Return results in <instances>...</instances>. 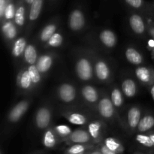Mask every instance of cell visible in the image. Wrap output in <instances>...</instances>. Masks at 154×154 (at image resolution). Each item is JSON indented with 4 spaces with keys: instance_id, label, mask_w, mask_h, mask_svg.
<instances>
[{
    "instance_id": "1",
    "label": "cell",
    "mask_w": 154,
    "mask_h": 154,
    "mask_svg": "<svg viewBox=\"0 0 154 154\" xmlns=\"http://www.w3.org/2000/svg\"><path fill=\"white\" fill-rule=\"evenodd\" d=\"M33 102L32 96H26L12 105L6 114L2 130V137L7 138L22 120Z\"/></svg>"
},
{
    "instance_id": "2",
    "label": "cell",
    "mask_w": 154,
    "mask_h": 154,
    "mask_svg": "<svg viewBox=\"0 0 154 154\" xmlns=\"http://www.w3.org/2000/svg\"><path fill=\"white\" fill-rule=\"evenodd\" d=\"M74 72L76 78L84 84L96 81L93 60L87 48H78L74 53Z\"/></svg>"
},
{
    "instance_id": "3",
    "label": "cell",
    "mask_w": 154,
    "mask_h": 154,
    "mask_svg": "<svg viewBox=\"0 0 154 154\" xmlns=\"http://www.w3.org/2000/svg\"><path fill=\"white\" fill-rule=\"evenodd\" d=\"M54 94L57 102L62 106L84 107L80 95L79 88L72 81L60 82L56 87Z\"/></svg>"
},
{
    "instance_id": "4",
    "label": "cell",
    "mask_w": 154,
    "mask_h": 154,
    "mask_svg": "<svg viewBox=\"0 0 154 154\" xmlns=\"http://www.w3.org/2000/svg\"><path fill=\"white\" fill-rule=\"evenodd\" d=\"M58 113L71 124L85 127L92 120L98 117L94 113L84 107L59 106Z\"/></svg>"
},
{
    "instance_id": "5",
    "label": "cell",
    "mask_w": 154,
    "mask_h": 154,
    "mask_svg": "<svg viewBox=\"0 0 154 154\" xmlns=\"http://www.w3.org/2000/svg\"><path fill=\"white\" fill-rule=\"evenodd\" d=\"M96 114L99 118L102 119L107 123H118L122 127L123 120L119 116L113 105L110 95L106 90H101V96L96 106Z\"/></svg>"
},
{
    "instance_id": "6",
    "label": "cell",
    "mask_w": 154,
    "mask_h": 154,
    "mask_svg": "<svg viewBox=\"0 0 154 154\" xmlns=\"http://www.w3.org/2000/svg\"><path fill=\"white\" fill-rule=\"evenodd\" d=\"M87 52L91 57L93 63L95 80L100 84H108L113 79V72L111 65L108 60L96 53L94 49L87 48Z\"/></svg>"
},
{
    "instance_id": "7",
    "label": "cell",
    "mask_w": 154,
    "mask_h": 154,
    "mask_svg": "<svg viewBox=\"0 0 154 154\" xmlns=\"http://www.w3.org/2000/svg\"><path fill=\"white\" fill-rule=\"evenodd\" d=\"M54 107L49 100L42 102L33 117V127L38 133L42 134L48 128L53 126Z\"/></svg>"
},
{
    "instance_id": "8",
    "label": "cell",
    "mask_w": 154,
    "mask_h": 154,
    "mask_svg": "<svg viewBox=\"0 0 154 154\" xmlns=\"http://www.w3.org/2000/svg\"><path fill=\"white\" fill-rule=\"evenodd\" d=\"M79 90L84 106L96 114V106L101 96V90L90 83H86L81 86Z\"/></svg>"
},
{
    "instance_id": "9",
    "label": "cell",
    "mask_w": 154,
    "mask_h": 154,
    "mask_svg": "<svg viewBox=\"0 0 154 154\" xmlns=\"http://www.w3.org/2000/svg\"><path fill=\"white\" fill-rule=\"evenodd\" d=\"M16 87L18 96L26 97L32 96L36 93L26 66H22L18 71L16 77Z\"/></svg>"
},
{
    "instance_id": "10",
    "label": "cell",
    "mask_w": 154,
    "mask_h": 154,
    "mask_svg": "<svg viewBox=\"0 0 154 154\" xmlns=\"http://www.w3.org/2000/svg\"><path fill=\"white\" fill-rule=\"evenodd\" d=\"M143 114L142 108L139 105H132L127 108L125 118H123L122 128L130 135L136 133L139 122Z\"/></svg>"
},
{
    "instance_id": "11",
    "label": "cell",
    "mask_w": 154,
    "mask_h": 154,
    "mask_svg": "<svg viewBox=\"0 0 154 154\" xmlns=\"http://www.w3.org/2000/svg\"><path fill=\"white\" fill-rule=\"evenodd\" d=\"M68 27L73 33H81L85 29L87 23V14L80 6L72 9L68 17Z\"/></svg>"
},
{
    "instance_id": "12",
    "label": "cell",
    "mask_w": 154,
    "mask_h": 154,
    "mask_svg": "<svg viewBox=\"0 0 154 154\" xmlns=\"http://www.w3.org/2000/svg\"><path fill=\"white\" fill-rule=\"evenodd\" d=\"M61 24V17L60 16H55L51 18L43 27L40 29L36 36L35 42L42 48L51 36L60 29Z\"/></svg>"
},
{
    "instance_id": "13",
    "label": "cell",
    "mask_w": 154,
    "mask_h": 154,
    "mask_svg": "<svg viewBox=\"0 0 154 154\" xmlns=\"http://www.w3.org/2000/svg\"><path fill=\"white\" fill-rule=\"evenodd\" d=\"M58 57L57 53L53 50L47 51L39 54L35 66L45 78L51 72V69L55 65Z\"/></svg>"
},
{
    "instance_id": "14",
    "label": "cell",
    "mask_w": 154,
    "mask_h": 154,
    "mask_svg": "<svg viewBox=\"0 0 154 154\" xmlns=\"http://www.w3.org/2000/svg\"><path fill=\"white\" fill-rule=\"evenodd\" d=\"M85 127L96 144L102 142L106 137L105 135L107 132V123L99 117H96L92 120Z\"/></svg>"
},
{
    "instance_id": "15",
    "label": "cell",
    "mask_w": 154,
    "mask_h": 154,
    "mask_svg": "<svg viewBox=\"0 0 154 154\" xmlns=\"http://www.w3.org/2000/svg\"><path fill=\"white\" fill-rule=\"evenodd\" d=\"M0 23L3 40L8 48H10L12 43L17 38L21 32L14 20H3Z\"/></svg>"
},
{
    "instance_id": "16",
    "label": "cell",
    "mask_w": 154,
    "mask_h": 154,
    "mask_svg": "<svg viewBox=\"0 0 154 154\" xmlns=\"http://www.w3.org/2000/svg\"><path fill=\"white\" fill-rule=\"evenodd\" d=\"M45 0H34L30 5L28 11V18H27V24L26 26V32L30 34L32 30L34 28L35 25L38 20L41 16Z\"/></svg>"
},
{
    "instance_id": "17",
    "label": "cell",
    "mask_w": 154,
    "mask_h": 154,
    "mask_svg": "<svg viewBox=\"0 0 154 154\" xmlns=\"http://www.w3.org/2000/svg\"><path fill=\"white\" fill-rule=\"evenodd\" d=\"M29 35L30 34L23 32V35L18 36L17 38L12 43L11 46L10 47L11 57L16 63L21 62L24 51L29 43Z\"/></svg>"
},
{
    "instance_id": "18",
    "label": "cell",
    "mask_w": 154,
    "mask_h": 154,
    "mask_svg": "<svg viewBox=\"0 0 154 154\" xmlns=\"http://www.w3.org/2000/svg\"><path fill=\"white\" fill-rule=\"evenodd\" d=\"M134 75L138 82L147 88L154 84V69L151 66L144 65L136 66Z\"/></svg>"
},
{
    "instance_id": "19",
    "label": "cell",
    "mask_w": 154,
    "mask_h": 154,
    "mask_svg": "<svg viewBox=\"0 0 154 154\" xmlns=\"http://www.w3.org/2000/svg\"><path fill=\"white\" fill-rule=\"evenodd\" d=\"M129 26L134 34L138 36L145 35L147 33V22L142 14L132 12L129 16Z\"/></svg>"
},
{
    "instance_id": "20",
    "label": "cell",
    "mask_w": 154,
    "mask_h": 154,
    "mask_svg": "<svg viewBox=\"0 0 154 154\" xmlns=\"http://www.w3.org/2000/svg\"><path fill=\"white\" fill-rule=\"evenodd\" d=\"M63 144L66 146L74 144H95L87 131V128L81 126L72 131L71 135L65 140Z\"/></svg>"
},
{
    "instance_id": "21",
    "label": "cell",
    "mask_w": 154,
    "mask_h": 154,
    "mask_svg": "<svg viewBox=\"0 0 154 154\" xmlns=\"http://www.w3.org/2000/svg\"><path fill=\"white\" fill-rule=\"evenodd\" d=\"M41 142L46 150H54L63 141L57 134L53 125L41 134Z\"/></svg>"
},
{
    "instance_id": "22",
    "label": "cell",
    "mask_w": 154,
    "mask_h": 154,
    "mask_svg": "<svg viewBox=\"0 0 154 154\" xmlns=\"http://www.w3.org/2000/svg\"><path fill=\"white\" fill-rule=\"evenodd\" d=\"M28 8L24 0H16V11H15V24L21 33L25 31L28 18Z\"/></svg>"
},
{
    "instance_id": "23",
    "label": "cell",
    "mask_w": 154,
    "mask_h": 154,
    "mask_svg": "<svg viewBox=\"0 0 154 154\" xmlns=\"http://www.w3.org/2000/svg\"><path fill=\"white\" fill-rule=\"evenodd\" d=\"M97 40L102 48L106 50H112L116 48L117 44V34L108 28L102 29L97 34Z\"/></svg>"
},
{
    "instance_id": "24",
    "label": "cell",
    "mask_w": 154,
    "mask_h": 154,
    "mask_svg": "<svg viewBox=\"0 0 154 154\" xmlns=\"http://www.w3.org/2000/svg\"><path fill=\"white\" fill-rule=\"evenodd\" d=\"M38 46L39 45L35 41L29 42L21 60L23 66H28L35 65L40 54L38 51Z\"/></svg>"
},
{
    "instance_id": "25",
    "label": "cell",
    "mask_w": 154,
    "mask_h": 154,
    "mask_svg": "<svg viewBox=\"0 0 154 154\" xmlns=\"http://www.w3.org/2000/svg\"><path fill=\"white\" fill-rule=\"evenodd\" d=\"M120 88L125 97L128 99H132L135 97L139 92L138 81L135 79V78H134L129 76L125 77L122 79Z\"/></svg>"
},
{
    "instance_id": "26",
    "label": "cell",
    "mask_w": 154,
    "mask_h": 154,
    "mask_svg": "<svg viewBox=\"0 0 154 154\" xmlns=\"http://www.w3.org/2000/svg\"><path fill=\"white\" fill-rule=\"evenodd\" d=\"M109 95L111 102H112L117 114H119V116L121 117L122 120H123V117L120 116V114H121V112L123 111V108H124L125 96L123 92H122L121 88L119 87L117 85H116V84H113L111 88H110Z\"/></svg>"
},
{
    "instance_id": "27",
    "label": "cell",
    "mask_w": 154,
    "mask_h": 154,
    "mask_svg": "<svg viewBox=\"0 0 154 154\" xmlns=\"http://www.w3.org/2000/svg\"><path fill=\"white\" fill-rule=\"evenodd\" d=\"M125 57L126 60L134 66H139L143 65L144 57L142 53L134 46H129L125 49Z\"/></svg>"
},
{
    "instance_id": "28",
    "label": "cell",
    "mask_w": 154,
    "mask_h": 154,
    "mask_svg": "<svg viewBox=\"0 0 154 154\" xmlns=\"http://www.w3.org/2000/svg\"><path fill=\"white\" fill-rule=\"evenodd\" d=\"M153 130H154V114L150 111L143 112L136 133H147Z\"/></svg>"
},
{
    "instance_id": "29",
    "label": "cell",
    "mask_w": 154,
    "mask_h": 154,
    "mask_svg": "<svg viewBox=\"0 0 154 154\" xmlns=\"http://www.w3.org/2000/svg\"><path fill=\"white\" fill-rule=\"evenodd\" d=\"M65 37L63 31L61 29H59L57 32L54 33L51 38L42 47V49L46 50V51H50V50L58 49V48H62L64 45Z\"/></svg>"
},
{
    "instance_id": "30",
    "label": "cell",
    "mask_w": 154,
    "mask_h": 154,
    "mask_svg": "<svg viewBox=\"0 0 154 154\" xmlns=\"http://www.w3.org/2000/svg\"><path fill=\"white\" fill-rule=\"evenodd\" d=\"M96 144H74L66 146L63 154H81L90 151L96 147Z\"/></svg>"
},
{
    "instance_id": "31",
    "label": "cell",
    "mask_w": 154,
    "mask_h": 154,
    "mask_svg": "<svg viewBox=\"0 0 154 154\" xmlns=\"http://www.w3.org/2000/svg\"><path fill=\"white\" fill-rule=\"evenodd\" d=\"M107 147L111 149L113 151H115L117 153L120 154H124L126 151L124 144H123L120 139H118L116 137L113 136H108L105 137L102 141Z\"/></svg>"
},
{
    "instance_id": "32",
    "label": "cell",
    "mask_w": 154,
    "mask_h": 154,
    "mask_svg": "<svg viewBox=\"0 0 154 154\" xmlns=\"http://www.w3.org/2000/svg\"><path fill=\"white\" fill-rule=\"evenodd\" d=\"M26 67L29 71L30 77H31L32 81L33 86H34V89L36 93L40 89V87H42V82H43V80L45 78V77L41 74V72L37 69L35 65L28 66Z\"/></svg>"
},
{
    "instance_id": "33",
    "label": "cell",
    "mask_w": 154,
    "mask_h": 154,
    "mask_svg": "<svg viewBox=\"0 0 154 154\" xmlns=\"http://www.w3.org/2000/svg\"><path fill=\"white\" fill-rule=\"evenodd\" d=\"M126 5L137 11H142L151 14V8L145 0H123Z\"/></svg>"
},
{
    "instance_id": "34",
    "label": "cell",
    "mask_w": 154,
    "mask_h": 154,
    "mask_svg": "<svg viewBox=\"0 0 154 154\" xmlns=\"http://www.w3.org/2000/svg\"><path fill=\"white\" fill-rule=\"evenodd\" d=\"M135 141L143 150H144V151L154 149L153 141L147 133H136Z\"/></svg>"
},
{
    "instance_id": "35",
    "label": "cell",
    "mask_w": 154,
    "mask_h": 154,
    "mask_svg": "<svg viewBox=\"0 0 154 154\" xmlns=\"http://www.w3.org/2000/svg\"><path fill=\"white\" fill-rule=\"evenodd\" d=\"M54 129H55L57 135H59V137L63 140V143H64L65 140L71 135V133H72V131H73L71 129L70 126L65 124L54 125Z\"/></svg>"
},
{
    "instance_id": "36",
    "label": "cell",
    "mask_w": 154,
    "mask_h": 154,
    "mask_svg": "<svg viewBox=\"0 0 154 154\" xmlns=\"http://www.w3.org/2000/svg\"><path fill=\"white\" fill-rule=\"evenodd\" d=\"M16 11V0H10L5 11L3 20H14ZM1 21V22H2Z\"/></svg>"
},
{
    "instance_id": "37",
    "label": "cell",
    "mask_w": 154,
    "mask_h": 154,
    "mask_svg": "<svg viewBox=\"0 0 154 154\" xmlns=\"http://www.w3.org/2000/svg\"><path fill=\"white\" fill-rule=\"evenodd\" d=\"M97 147H99V149L100 150V151L102 152V154H120V153H117V152L111 150V149H109L108 147H107L106 146H105L102 142L98 144Z\"/></svg>"
},
{
    "instance_id": "38",
    "label": "cell",
    "mask_w": 154,
    "mask_h": 154,
    "mask_svg": "<svg viewBox=\"0 0 154 154\" xmlns=\"http://www.w3.org/2000/svg\"><path fill=\"white\" fill-rule=\"evenodd\" d=\"M10 0H0V22L4 18L5 11Z\"/></svg>"
},
{
    "instance_id": "39",
    "label": "cell",
    "mask_w": 154,
    "mask_h": 154,
    "mask_svg": "<svg viewBox=\"0 0 154 154\" xmlns=\"http://www.w3.org/2000/svg\"><path fill=\"white\" fill-rule=\"evenodd\" d=\"M147 34L150 36L152 42H153V51H154V22L153 21H147Z\"/></svg>"
},
{
    "instance_id": "40",
    "label": "cell",
    "mask_w": 154,
    "mask_h": 154,
    "mask_svg": "<svg viewBox=\"0 0 154 154\" xmlns=\"http://www.w3.org/2000/svg\"><path fill=\"white\" fill-rule=\"evenodd\" d=\"M88 154H102V152L100 151V150L99 149V147H97V145H96V147H95V148H93V150L89 151Z\"/></svg>"
},
{
    "instance_id": "41",
    "label": "cell",
    "mask_w": 154,
    "mask_h": 154,
    "mask_svg": "<svg viewBox=\"0 0 154 154\" xmlns=\"http://www.w3.org/2000/svg\"><path fill=\"white\" fill-rule=\"evenodd\" d=\"M29 154H49L46 150H37L31 152Z\"/></svg>"
},
{
    "instance_id": "42",
    "label": "cell",
    "mask_w": 154,
    "mask_h": 154,
    "mask_svg": "<svg viewBox=\"0 0 154 154\" xmlns=\"http://www.w3.org/2000/svg\"><path fill=\"white\" fill-rule=\"evenodd\" d=\"M148 90H149V93H150V96H151V98L154 101V84H153V85H151L150 87H148Z\"/></svg>"
},
{
    "instance_id": "43",
    "label": "cell",
    "mask_w": 154,
    "mask_h": 154,
    "mask_svg": "<svg viewBox=\"0 0 154 154\" xmlns=\"http://www.w3.org/2000/svg\"><path fill=\"white\" fill-rule=\"evenodd\" d=\"M147 133L149 135V136H150V139H151V141H153V145H154V130L150 131V132H147Z\"/></svg>"
},
{
    "instance_id": "44",
    "label": "cell",
    "mask_w": 154,
    "mask_h": 154,
    "mask_svg": "<svg viewBox=\"0 0 154 154\" xmlns=\"http://www.w3.org/2000/svg\"><path fill=\"white\" fill-rule=\"evenodd\" d=\"M24 1H25V2H26V4L27 8H28V10H29L30 5H31V4L33 2V1H34V0H24Z\"/></svg>"
},
{
    "instance_id": "45",
    "label": "cell",
    "mask_w": 154,
    "mask_h": 154,
    "mask_svg": "<svg viewBox=\"0 0 154 154\" xmlns=\"http://www.w3.org/2000/svg\"><path fill=\"white\" fill-rule=\"evenodd\" d=\"M132 154H150L148 153L147 152H145V151H139V150H136V151L134 152Z\"/></svg>"
},
{
    "instance_id": "46",
    "label": "cell",
    "mask_w": 154,
    "mask_h": 154,
    "mask_svg": "<svg viewBox=\"0 0 154 154\" xmlns=\"http://www.w3.org/2000/svg\"><path fill=\"white\" fill-rule=\"evenodd\" d=\"M48 2H49V4L51 5H54V4H56L57 3V2L58 1V0H48Z\"/></svg>"
},
{
    "instance_id": "47",
    "label": "cell",
    "mask_w": 154,
    "mask_h": 154,
    "mask_svg": "<svg viewBox=\"0 0 154 154\" xmlns=\"http://www.w3.org/2000/svg\"><path fill=\"white\" fill-rule=\"evenodd\" d=\"M145 152H147V153H150V154H154V149H152V150H147V151H145Z\"/></svg>"
},
{
    "instance_id": "48",
    "label": "cell",
    "mask_w": 154,
    "mask_h": 154,
    "mask_svg": "<svg viewBox=\"0 0 154 154\" xmlns=\"http://www.w3.org/2000/svg\"><path fill=\"white\" fill-rule=\"evenodd\" d=\"M0 154H4V150H3L2 147H1V150H0Z\"/></svg>"
},
{
    "instance_id": "49",
    "label": "cell",
    "mask_w": 154,
    "mask_h": 154,
    "mask_svg": "<svg viewBox=\"0 0 154 154\" xmlns=\"http://www.w3.org/2000/svg\"><path fill=\"white\" fill-rule=\"evenodd\" d=\"M89 152H87V153H81V154H88Z\"/></svg>"
}]
</instances>
